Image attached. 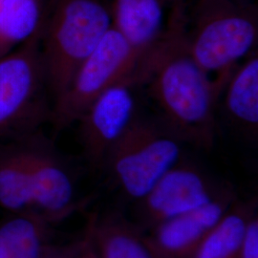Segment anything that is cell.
Instances as JSON below:
<instances>
[{"label":"cell","mask_w":258,"mask_h":258,"mask_svg":"<svg viewBox=\"0 0 258 258\" xmlns=\"http://www.w3.org/2000/svg\"><path fill=\"white\" fill-rule=\"evenodd\" d=\"M187 6L186 0L173 5L164 37L146 55L143 87L176 138L210 151L217 136V103L235 68L212 80L194 61L184 46Z\"/></svg>","instance_id":"obj_1"},{"label":"cell","mask_w":258,"mask_h":258,"mask_svg":"<svg viewBox=\"0 0 258 258\" xmlns=\"http://www.w3.org/2000/svg\"><path fill=\"white\" fill-rule=\"evenodd\" d=\"M111 27L110 9L104 0H49L40 52L52 103Z\"/></svg>","instance_id":"obj_2"},{"label":"cell","mask_w":258,"mask_h":258,"mask_svg":"<svg viewBox=\"0 0 258 258\" xmlns=\"http://www.w3.org/2000/svg\"><path fill=\"white\" fill-rule=\"evenodd\" d=\"M257 6L247 0H194L184 46L207 73L234 69L257 44Z\"/></svg>","instance_id":"obj_3"},{"label":"cell","mask_w":258,"mask_h":258,"mask_svg":"<svg viewBox=\"0 0 258 258\" xmlns=\"http://www.w3.org/2000/svg\"><path fill=\"white\" fill-rule=\"evenodd\" d=\"M183 145L160 120L138 114L111 148L103 168L122 194L138 202L184 156Z\"/></svg>","instance_id":"obj_4"},{"label":"cell","mask_w":258,"mask_h":258,"mask_svg":"<svg viewBox=\"0 0 258 258\" xmlns=\"http://www.w3.org/2000/svg\"><path fill=\"white\" fill-rule=\"evenodd\" d=\"M40 35L41 30L0 58V139L25 136L50 121L52 98L41 57Z\"/></svg>","instance_id":"obj_5"},{"label":"cell","mask_w":258,"mask_h":258,"mask_svg":"<svg viewBox=\"0 0 258 258\" xmlns=\"http://www.w3.org/2000/svg\"><path fill=\"white\" fill-rule=\"evenodd\" d=\"M148 51L132 46L112 25L79 67L64 92L52 103L53 127L61 131L77 122L104 90L138 67Z\"/></svg>","instance_id":"obj_6"},{"label":"cell","mask_w":258,"mask_h":258,"mask_svg":"<svg viewBox=\"0 0 258 258\" xmlns=\"http://www.w3.org/2000/svg\"><path fill=\"white\" fill-rule=\"evenodd\" d=\"M234 192L231 184L210 175L184 156L137 203V224L145 231L180 214Z\"/></svg>","instance_id":"obj_7"},{"label":"cell","mask_w":258,"mask_h":258,"mask_svg":"<svg viewBox=\"0 0 258 258\" xmlns=\"http://www.w3.org/2000/svg\"><path fill=\"white\" fill-rule=\"evenodd\" d=\"M143 59L134 71L104 90L77 121L84 156L94 167L103 168L111 148L138 116L136 93L144 83Z\"/></svg>","instance_id":"obj_8"},{"label":"cell","mask_w":258,"mask_h":258,"mask_svg":"<svg viewBox=\"0 0 258 258\" xmlns=\"http://www.w3.org/2000/svg\"><path fill=\"white\" fill-rule=\"evenodd\" d=\"M19 139L31 182L33 212L53 224L63 220L84 205L76 197L69 167L38 131Z\"/></svg>","instance_id":"obj_9"},{"label":"cell","mask_w":258,"mask_h":258,"mask_svg":"<svg viewBox=\"0 0 258 258\" xmlns=\"http://www.w3.org/2000/svg\"><path fill=\"white\" fill-rule=\"evenodd\" d=\"M236 199L234 191L158 224L148 233L151 245L163 258L190 257Z\"/></svg>","instance_id":"obj_10"},{"label":"cell","mask_w":258,"mask_h":258,"mask_svg":"<svg viewBox=\"0 0 258 258\" xmlns=\"http://www.w3.org/2000/svg\"><path fill=\"white\" fill-rule=\"evenodd\" d=\"M177 0H109L112 25L138 50L148 51L166 33Z\"/></svg>","instance_id":"obj_11"},{"label":"cell","mask_w":258,"mask_h":258,"mask_svg":"<svg viewBox=\"0 0 258 258\" xmlns=\"http://www.w3.org/2000/svg\"><path fill=\"white\" fill-rule=\"evenodd\" d=\"M93 244L101 258H163L148 232L119 212L89 218Z\"/></svg>","instance_id":"obj_12"},{"label":"cell","mask_w":258,"mask_h":258,"mask_svg":"<svg viewBox=\"0 0 258 258\" xmlns=\"http://www.w3.org/2000/svg\"><path fill=\"white\" fill-rule=\"evenodd\" d=\"M224 96L225 114L241 132L250 137L257 135L258 55L253 51L245 61L233 70L226 84Z\"/></svg>","instance_id":"obj_13"},{"label":"cell","mask_w":258,"mask_h":258,"mask_svg":"<svg viewBox=\"0 0 258 258\" xmlns=\"http://www.w3.org/2000/svg\"><path fill=\"white\" fill-rule=\"evenodd\" d=\"M53 223L34 212L14 213L0 224V258H44Z\"/></svg>","instance_id":"obj_14"},{"label":"cell","mask_w":258,"mask_h":258,"mask_svg":"<svg viewBox=\"0 0 258 258\" xmlns=\"http://www.w3.org/2000/svg\"><path fill=\"white\" fill-rule=\"evenodd\" d=\"M256 207L254 199L237 198L189 258H238L242 238Z\"/></svg>","instance_id":"obj_15"},{"label":"cell","mask_w":258,"mask_h":258,"mask_svg":"<svg viewBox=\"0 0 258 258\" xmlns=\"http://www.w3.org/2000/svg\"><path fill=\"white\" fill-rule=\"evenodd\" d=\"M0 145V207L14 213L33 212L27 165L19 138Z\"/></svg>","instance_id":"obj_16"},{"label":"cell","mask_w":258,"mask_h":258,"mask_svg":"<svg viewBox=\"0 0 258 258\" xmlns=\"http://www.w3.org/2000/svg\"><path fill=\"white\" fill-rule=\"evenodd\" d=\"M46 0H0V58L38 33Z\"/></svg>","instance_id":"obj_17"},{"label":"cell","mask_w":258,"mask_h":258,"mask_svg":"<svg viewBox=\"0 0 258 258\" xmlns=\"http://www.w3.org/2000/svg\"><path fill=\"white\" fill-rule=\"evenodd\" d=\"M238 258H258V217L255 213L246 228Z\"/></svg>","instance_id":"obj_18"},{"label":"cell","mask_w":258,"mask_h":258,"mask_svg":"<svg viewBox=\"0 0 258 258\" xmlns=\"http://www.w3.org/2000/svg\"><path fill=\"white\" fill-rule=\"evenodd\" d=\"M86 230L82 237L66 244H53L44 258H78L86 240Z\"/></svg>","instance_id":"obj_19"},{"label":"cell","mask_w":258,"mask_h":258,"mask_svg":"<svg viewBox=\"0 0 258 258\" xmlns=\"http://www.w3.org/2000/svg\"><path fill=\"white\" fill-rule=\"evenodd\" d=\"M86 233H87V236H86L85 243L83 245V249H81L78 258H101L93 244L89 223H87V226H86Z\"/></svg>","instance_id":"obj_20"}]
</instances>
